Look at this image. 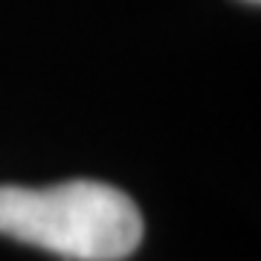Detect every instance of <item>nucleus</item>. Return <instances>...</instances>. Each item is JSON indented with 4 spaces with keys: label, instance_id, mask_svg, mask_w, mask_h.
<instances>
[{
    "label": "nucleus",
    "instance_id": "nucleus-2",
    "mask_svg": "<svg viewBox=\"0 0 261 261\" xmlns=\"http://www.w3.org/2000/svg\"><path fill=\"white\" fill-rule=\"evenodd\" d=\"M252 3H258V0H252Z\"/></svg>",
    "mask_w": 261,
    "mask_h": 261
},
{
    "label": "nucleus",
    "instance_id": "nucleus-1",
    "mask_svg": "<svg viewBox=\"0 0 261 261\" xmlns=\"http://www.w3.org/2000/svg\"><path fill=\"white\" fill-rule=\"evenodd\" d=\"M0 232L73 261H122L142 241V215L125 192L96 180L0 186Z\"/></svg>",
    "mask_w": 261,
    "mask_h": 261
}]
</instances>
